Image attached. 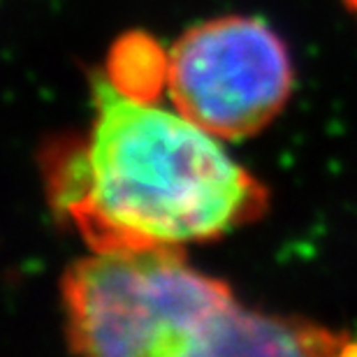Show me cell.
Returning <instances> with one entry per match:
<instances>
[{
	"label": "cell",
	"instance_id": "6da1fadb",
	"mask_svg": "<svg viewBox=\"0 0 357 357\" xmlns=\"http://www.w3.org/2000/svg\"><path fill=\"white\" fill-rule=\"evenodd\" d=\"M96 116L84 139L47 151L52 204L98 253L183 248L251 225L267 188L183 114L93 77Z\"/></svg>",
	"mask_w": 357,
	"mask_h": 357
},
{
	"label": "cell",
	"instance_id": "7a4b0ae2",
	"mask_svg": "<svg viewBox=\"0 0 357 357\" xmlns=\"http://www.w3.org/2000/svg\"><path fill=\"white\" fill-rule=\"evenodd\" d=\"M63 311L68 344L84 355H357L351 334L241 306L181 248L93 251L63 276Z\"/></svg>",
	"mask_w": 357,
	"mask_h": 357
},
{
	"label": "cell",
	"instance_id": "3957f363",
	"mask_svg": "<svg viewBox=\"0 0 357 357\" xmlns=\"http://www.w3.org/2000/svg\"><path fill=\"white\" fill-rule=\"evenodd\" d=\"M174 109L218 139L258 135L288 105L292 56L265 21L227 14L188 28L167 52Z\"/></svg>",
	"mask_w": 357,
	"mask_h": 357
},
{
	"label": "cell",
	"instance_id": "277c9868",
	"mask_svg": "<svg viewBox=\"0 0 357 357\" xmlns=\"http://www.w3.org/2000/svg\"><path fill=\"white\" fill-rule=\"evenodd\" d=\"M167 52L146 33H128L112 47L102 75L119 93L155 102L167 89Z\"/></svg>",
	"mask_w": 357,
	"mask_h": 357
},
{
	"label": "cell",
	"instance_id": "5b68a950",
	"mask_svg": "<svg viewBox=\"0 0 357 357\" xmlns=\"http://www.w3.org/2000/svg\"><path fill=\"white\" fill-rule=\"evenodd\" d=\"M344 5L355 14V19H357V0H344Z\"/></svg>",
	"mask_w": 357,
	"mask_h": 357
}]
</instances>
